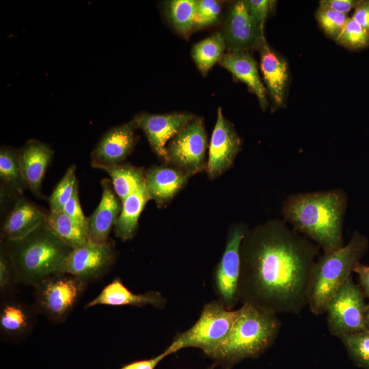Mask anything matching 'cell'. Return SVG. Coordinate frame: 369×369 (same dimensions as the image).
<instances>
[{
  "label": "cell",
  "instance_id": "cell-1",
  "mask_svg": "<svg viewBox=\"0 0 369 369\" xmlns=\"http://www.w3.org/2000/svg\"><path fill=\"white\" fill-rule=\"evenodd\" d=\"M320 247L274 219L247 231L241 245L238 300L277 314L308 305L310 277Z\"/></svg>",
  "mask_w": 369,
  "mask_h": 369
},
{
  "label": "cell",
  "instance_id": "cell-2",
  "mask_svg": "<svg viewBox=\"0 0 369 369\" xmlns=\"http://www.w3.org/2000/svg\"><path fill=\"white\" fill-rule=\"evenodd\" d=\"M348 197L342 189L293 193L283 202L284 221L323 252L341 248Z\"/></svg>",
  "mask_w": 369,
  "mask_h": 369
},
{
  "label": "cell",
  "instance_id": "cell-3",
  "mask_svg": "<svg viewBox=\"0 0 369 369\" xmlns=\"http://www.w3.org/2000/svg\"><path fill=\"white\" fill-rule=\"evenodd\" d=\"M280 327L277 314L243 304L230 332L209 357L226 369L256 358L273 343Z\"/></svg>",
  "mask_w": 369,
  "mask_h": 369
},
{
  "label": "cell",
  "instance_id": "cell-4",
  "mask_svg": "<svg viewBox=\"0 0 369 369\" xmlns=\"http://www.w3.org/2000/svg\"><path fill=\"white\" fill-rule=\"evenodd\" d=\"M14 272L25 284H38L59 273L72 249L46 225L45 221L25 238L5 241Z\"/></svg>",
  "mask_w": 369,
  "mask_h": 369
},
{
  "label": "cell",
  "instance_id": "cell-5",
  "mask_svg": "<svg viewBox=\"0 0 369 369\" xmlns=\"http://www.w3.org/2000/svg\"><path fill=\"white\" fill-rule=\"evenodd\" d=\"M368 247L367 237L356 230L346 245L318 256L312 266L309 284L308 305L312 314L319 316L325 313L329 302L351 276Z\"/></svg>",
  "mask_w": 369,
  "mask_h": 369
},
{
  "label": "cell",
  "instance_id": "cell-6",
  "mask_svg": "<svg viewBox=\"0 0 369 369\" xmlns=\"http://www.w3.org/2000/svg\"><path fill=\"white\" fill-rule=\"evenodd\" d=\"M239 314L230 310L221 301L206 304L196 323L186 331L179 333L166 348L171 354L188 347L202 349L210 356L227 336Z\"/></svg>",
  "mask_w": 369,
  "mask_h": 369
},
{
  "label": "cell",
  "instance_id": "cell-7",
  "mask_svg": "<svg viewBox=\"0 0 369 369\" xmlns=\"http://www.w3.org/2000/svg\"><path fill=\"white\" fill-rule=\"evenodd\" d=\"M364 297L359 286L350 276L330 300L325 311L328 329L332 336L340 338L366 330Z\"/></svg>",
  "mask_w": 369,
  "mask_h": 369
},
{
  "label": "cell",
  "instance_id": "cell-8",
  "mask_svg": "<svg viewBox=\"0 0 369 369\" xmlns=\"http://www.w3.org/2000/svg\"><path fill=\"white\" fill-rule=\"evenodd\" d=\"M206 149L203 120L194 118L171 139L166 147L167 161L190 176L206 167Z\"/></svg>",
  "mask_w": 369,
  "mask_h": 369
},
{
  "label": "cell",
  "instance_id": "cell-9",
  "mask_svg": "<svg viewBox=\"0 0 369 369\" xmlns=\"http://www.w3.org/2000/svg\"><path fill=\"white\" fill-rule=\"evenodd\" d=\"M247 232L246 228L241 225L232 228L215 273L217 292L228 310L238 301L237 291L241 270L240 249Z\"/></svg>",
  "mask_w": 369,
  "mask_h": 369
},
{
  "label": "cell",
  "instance_id": "cell-10",
  "mask_svg": "<svg viewBox=\"0 0 369 369\" xmlns=\"http://www.w3.org/2000/svg\"><path fill=\"white\" fill-rule=\"evenodd\" d=\"M84 282L71 275L57 273L38 284V302L47 315L62 318L72 308L83 289Z\"/></svg>",
  "mask_w": 369,
  "mask_h": 369
},
{
  "label": "cell",
  "instance_id": "cell-11",
  "mask_svg": "<svg viewBox=\"0 0 369 369\" xmlns=\"http://www.w3.org/2000/svg\"><path fill=\"white\" fill-rule=\"evenodd\" d=\"M114 250L109 243L96 244L91 241L72 250L59 273L74 276L83 282L96 278L112 264Z\"/></svg>",
  "mask_w": 369,
  "mask_h": 369
},
{
  "label": "cell",
  "instance_id": "cell-12",
  "mask_svg": "<svg viewBox=\"0 0 369 369\" xmlns=\"http://www.w3.org/2000/svg\"><path fill=\"white\" fill-rule=\"evenodd\" d=\"M222 33L228 52L259 49L266 40L264 31L254 22L243 1H234L230 6Z\"/></svg>",
  "mask_w": 369,
  "mask_h": 369
},
{
  "label": "cell",
  "instance_id": "cell-13",
  "mask_svg": "<svg viewBox=\"0 0 369 369\" xmlns=\"http://www.w3.org/2000/svg\"><path fill=\"white\" fill-rule=\"evenodd\" d=\"M241 145V139L233 125L225 118L222 109L219 107L206 167L210 178L219 176L231 167Z\"/></svg>",
  "mask_w": 369,
  "mask_h": 369
},
{
  "label": "cell",
  "instance_id": "cell-14",
  "mask_svg": "<svg viewBox=\"0 0 369 369\" xmlns=\"http://www.w3.org/2000/svg\"><path fill=\"white\" fill-rule=\"evenodd\" d=\"M137 128L133 120L107 131L91 153V165L100 169L121 164L134 148Z\"/></svg>",
  "mask_w": 369,
  "mask_h": 369
},
{
  "label": "cell",
  "instance_id": "cell-15",
  "mask_svg": "<svg viewBox=\"0 0 369 369\" xmlns=\"http://www.w3.org/2000/svg\"><path fill=\"white\" fill-rule=\"evenodd\" d=\"M195 116L189 113H140L133 120L145 133L154 152L167 161L166 144Z\"/></svg>",
  "mask_w": 369,
  "mask_h": 369
},
{
  "label": "cell",
  "instance_id": "cell-16",
  "mask_svg": "<svg viewBox=\"0 0 369 369\" xmlns=\"http://www.w3.org/2000/svg\"><path fill=\"white\" fill-rule=\"evenodd\" d=\"M54 152L47 144L30 139L18 150V162L26 185L36 197L43 198L42 184Z\"/></svg>",
  "mask_w": 369,
  "mask_h": 369
},
{
  "label": "cell",
  "instance_id": "cell-17",
  "mask_svg": "<svg viewBox=\"0 0 369 369\" xmlns=\"http://www.w3.org/2000/svg\"><path fill=\"white\" fill-rule=\"evenodd\" d=\"M260 70L267 93L275 108L284 105L290 82L288 63L264 40L259 48Z\"/></svg>",
  "mask_w": 369,
  "mask_h": 369
},
{
  "label": "cell",
  "instance_id": "cell-18",
  "mask_svg": "<svg viewBox=\"0 0 369 369\" xmlns=\"http://www.w3.org/2000/svg\"><path fill=\"white\" fill-rule=\"evenodd\" d=\"M102 197L93 212L87 217V232L90 241L96 244H105L110 231L115 226L122 210V203L118 198L109 179L100 181Z\"/></svg>",
  "mask_w": 369,
  "mask_h": 369
},
{
  "label": "cell",
  "instance_id": "cell-19",
  "mask_svg": "<svg viewBox=\"0 0 369 369\" xmlns=\"http://www.w3.org/2000/svg\"><path fill=\"white\" fill-rule=\"evenodd\" d=\"M46 214L28 199L19 197L2 224L3 240L14 241L25 238L44 223Z\"/></svg>",
  "mask_w": 369,
  "mask_h": 369
},
{
  "label": "cell",
  "instance_id": "cell-20",
  "mask_svg": "<svg viewBox=\"0 0 369 369\" xmlns=\"http://www.w3.org/2000/svg\"><path fill=\"white\" fill-rule=\"evenodd\" d=\"M219 64L247 85L256 96L263 111L268 108L266 87L260 77L257 63L248 51L228 52L223 55Z\"/></svg>",
  "mask_w": 369,
  "mask_h": 369
},
{
  "label": "cell",
  "instance_id": "cell-21",
  "mask_svg": "<svg viewBox=\"0 0 369 369\" xmlns=\"http://www.w3.org/2000/svg\"><path fill=\"white\" fill-rule=\"evenodd\" d=\"M189 176L176 167H150L145 174V184L150 198L158 204L167 202L182 188Z\"/></svg>",
  "mask_w": 369,
  "mask_h": 369
},
{
  "label": "cell",
  "instance_id": "cell-22",
  "mask_svg": "<svg viewBox=\"0 0 369 369\" xmlns=\"http://www.w3.org/2000/svg\"><path fill=\"white\" fill-rule=\"evenodd\" d=\"M165 303L166 299L159 292L151 291L145 294H135L131 292L120 279H115L107 285L96 298L90 301L86 305V308L98 305L138 307L151 305L161 308Z\"/></svg>",
  "mask_w": 369,
  "mask_h": 369
},
{
  "label": "cell",
  "instance_id": "cell-23",
  "mask_svg": "<svg viewBox=\"0 0 369 369\" xmlns=\"http://www.w3.org/2000/svg\"><path fill=\"white\" fill-rule=\"evenodd\" d=\"M149 200L144 182L122 202V210L114 226L117 237L126 241L134 236L139 216Z\"/></svg>",
  "mask_w": 369,
  "mask_h": 369
},
{
  "label": "cell",
  "instance_id": "cell-24",
  "mask_svg": "<svg viewBox=\"0 0 369 369\" xmlns=\"http://www.w3.org/2000/svg\"><path fill=\"white\" fill-rule=\"evenodd\" d=\"M45 223L57 237L72 249L90 241L87 230L63 211L47 213Z\"/></svg>",
  "mask_w": 369,
  "mask_h": 369
},
{
  "label": "cell",
  "instance_id": "cell-25",
  "mask_svg": "<svg viewBox=\"0 0 369 369\" xmlns=\"http://www.w3.org/2000/svg\"><path fill=\"white\" fill-rule=\"evenodd\" d=\"M110 176L114 191L122 202L145 182V174L140 167L118 164L100 168Z\"/></svg>",
  "mask_w": 369,
  "mask_h": 369
},
{
  "label": "cell",
  "instance_id": "cell-26",
  "mask_svg": "<svg viewBox=\"0 0 369 369\" xmlns=\"http://www.w3.org/2000/svg\"><path fill=\"white\" fill-rule=\"evenodd\" d=\"M226 49L222 32L216 31L195 44L191 49L192 58L200 72L206 76L210 68L219 62Z\"/></svg>",
  "mask_w": 369,
  "mask_h": 369
},
{
  "label": "cell",
  "instance_id": "cell-27",
  "mask_svg": "<svg viewBox=\"0 0 369 369\" xmlns=\"http://www.w3.org/2000/svg\"><path fill=\"white\" fill-rule=\"evenodd\" d=\"M1 191L7 194L22 195L27 189L25 184L18 157V150L8 146L0 150Z\"/></svg>",
  "mask_w": 369,
  "mask_h": 369
},
{
  "label": "cell",
  "instance_id": "cell-28",
  "mask_svg": "<svg viewBox=\"0 0 369 369\" xmlns=\"http://www.w3.org/2000/svg\"><path fill=\"white\" fill-rule=\"evenodd\" d=\"M196 2L195 0H170L164 3L166 17L175 31L184 38H188L193 31Z\"/></svg>",
  "mask_w": 369,
  "mask_h": 369
},
{
  "label": "cell",
  "instance_id": "cell-29",
  "mask_svg": "<svg viewBox=\"0 0 369 369\" xmlns=\"http://www.w3.org/2000/svg\"><path fill=\"white\" fill-rule=\"evenodd\" d=\"M340 339L354 364L369 369V330L347 334Z\"/></svg>",
  "mask_w": 369,
  "mask_h": 369
},
{
  "label": "cell",
  "instance_id": "cell-30",
  "mask_svg": "<svg viewBox=\"0 0 369 369\" xmlns=\"http://www.w3.org/2000/svg\"><path fill=\"white\" fill-rule=\"evenodd\" d=\"M78 181L76 177V166L72 165L57 183L49 198L50 212H62L66 204L72 197Z\"/></svg>",
  "mask_w": 369,
  "mask_h": 369
},
{
  "label": "cell",
  "instance_id": "cell-31",
  "mask_svg": "<svg viewBox=\"0 0 369 369\" xmlns=\"http://www.w3.org/2000/svg\"><path fill=\"white\" fill-rule=\"evenodd\" d=\"M335 42L349 49H362L369 46V32L352 18H348L342 33Z\"/></svg>",
  "mask_w": 369,
  "mask_h": 369
},
{
  "label": "cell",
  "instance_id": "cell-32",
  "mask_svg": "<svg viewBox=\"0 0 369 369\" xmlns=\"http://www.w3.org/2000/svg\"><path fill=\"white\" fill-rule=\"evenodd\" d=\"M316 17L326 36L334 41L342 33L348 18L346 14L321 7L317 10Z\"/></svg>",
  "mask_w": 369,
  "mask_h": 369
},
{
  "label": "cell",
  "instance_id": "cell-33",
  "mask_svg": "<svg viewBox=\"0 0 369 369\" xmlns=\"http://www.w3.org/2000/svg\"><path fill=\"white\" fill-rule=\"evenodd\" d=\"M221 3L215 0H198L196 2L193 31L215 24L221 12Z\"/></svg>",
  "mask_w": 369,
  "mask_h": 369
},
{
  "label": "cell",
  "instance_id": "cell-34",
  "mask_svg": "<svg viewBox=\"0 0 369 369\" xmlns=\"http://www.w3.org/2000/svg\"><path fill=\"white\" fill-rule=\"evenodd\" d=\"M28 322L25 310L19 305H7L1 312L0 324L6 332L19 333L27 327Z\"/></svg>",
  "mask_w": 369,
  "mask_h": 369
},
{
  "label": "cell",
  "instance_id": "cell-35",
  "mask_svg": "<svg viewBox=\"0 0 369 369\" xmlns=\"http://www.w3.org/2000/svg\"><path fill=\"white\" fill-rule=\"evenodd\" d=\"M244 4L256 26L264 31L266 20L275 10L276 1L273 0H245Z\"/></svg>",
  "mask_w": 369,
  "mask_h": 369
},
{
  "label": "cell",
  "instance_id": "cell-36",
  "mask_svg": "<svg viewBox=\"0 0 369 369\" xmlns=\"http://www.w3.org/2000/svg\"><path fill=\"white\" fill-rule=\"evenodd\" d=\"M63 212L83 228L87 230V217L85 216L81 208L78 184L76 186L72 197L66 204Z\"/></svg>",
  "mask_w": 369,
  "mask_h": 369
},
{
  "label": "cell",
  "instance_id": "cell-37",
  "mask_svg": "<svg viewBox=\"0 0 369 369\" xmlns=\"http://www.w3.org/2000/svg\"><path fill=\"white\" fill-rule=\"evenodd\" d=\"M12 271L14 272V269L10 255L5 245H3V247H1L0 252V286L1 289H4L10 284Z\"/></svg>",
  "mask_w": 369,
  "mask_h": 369
},
{
  "label": "cell",
  "instance_id": "cell-38",
  "mask_svg": "<svg viewBox=\"0 0 369 369\" xmlns=\"http://www.w3.org/2000/svg\"><path fill=\"white\" fill-rule=\"evenodd\" d=\"M359 1L358 0H323L320 1L319 7L327 8L346 14L351 9L355 8Z\"/></svg>",
  "mask_w": 369,
  "mask_h": 369
},
{
  "label": "cell",
  "instance_id": "cell-39",
  "mask_svg": "<svg viewBox=\"0 0 369 369\" xmlns=\"http://www.w3.org/2000/svg\"><path fill=\"white\" fill-rule=\"evenodd\" d=\"M351 18L369 32V0H361Z\"/></svg>",
  "mask_w": 369,
  "mask_h": 369
},
{
  "label": "cell",
  "instance_id": "cell-40",
  "mask_svg": "<svg viewBox=\"0 0 369 369\" xmlns=\"http://www.w3.org/2000/svg\"><path fill=\"white\" fill-rule=\"evenodd\" d=\"M169 355V351L165 349L162 353L153 358L134 361L120 369H154L160 361Z\"/></svg>",
  "mask_w": 369,
  "mask_h": 369
},
{
  "label": "cell",
  "instance_id": "cell-41",
  "mask_svg": "<svg viewBox=\"0 0 369 369\" xmlns=\"http://www.w3.org/2000/svg\"><path fill=\"white\" fill-rule=\"evenodd\" d=\"M353 272L358 276L359 286L364 297L369 298V266L359 263Z\"/></svg>",
  "mask_w": 369,
  "mask_h": 369
},
{
  "label": "cell",
  "instance_id": "cell-42",
  "mask_svg": "<svg viewBox=\"0 0 369 369\" xmlns=\"http://www.w3.org/2000/svg\"><path fill=\"white\" fill-rule=\"evenodd\" d=\"M364 325L367 330H369V303L366 304L364 313Z\"/></svg>",
  "mask_w": 369,
  "mask_h": 369
},
{
  "label": "cell",
  "instance_id": "cell-43",
  "mask_svg": "<svg viewBox=\"0 0 369 369\" xmlns=\"http://www.w3.org/2000/svg\"><path fill=\"white\" fill-rule=\"evenodd\" d=\"M208 369H213V368H208Z\"/></svg>",
  "mask_w": 369,
  "mask_h": 369
}]
</instances>
